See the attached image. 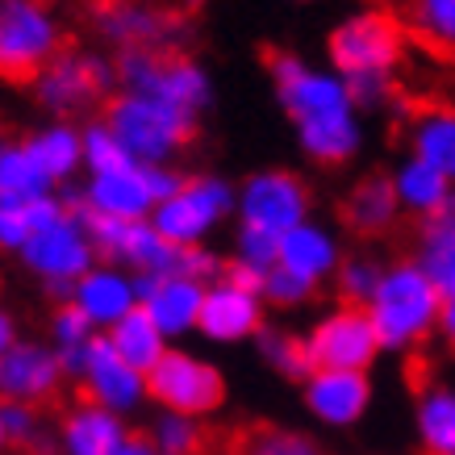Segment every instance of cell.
Masks as SVG:
<instances>
[{
  "instance_id": "1",
  "label": "cell",
  "mask_w": 455,
  "mask_h": 455,
  "mask_svg": "<svg viewBox=\"0 0 455 455\" xmlns=\"http://www.w3.org/2000/svg\"><path fill=\"white\" fill-rule=\"evenodd\" d=\"M372 317L385 351H414L439 331L443 317V289L418 259H397L385 267L372 301L363 305Z\"/></svg>"
},
{
  "instance_id": "2",
  "label": "cell",
  "mask_w": 455,
  "mask_h": 455,
  "mask_svg": "<svg viewBox=\"0 0 455 455\" xmlns=\"http://www.w3.org/2000/svg\"><path fill=\"white\" fill-rule=\"evenodd\" d=\"M29 218H34V235L21 247V263H26V272H34L42 280L46 292L71 301V289L100 263L92 243H88L80 213L55 193L34 201Z\"/></svg>"
},
{
  "instance_id": "3",
  "label": "cell",
  "mask_w": 455,
  "mask_h": 455,
  "mask_svg": "<svg viewBox=\"0 0 455 455\" xmlns=\"http://www.w3.org/2000/svg\"><path fill=\"white\" fill-rule=\"evenodd\" d=\"M122 92L151 97L184 117H201L213 105V76L201 59L180 51H122L113 59Z\"/></svg>"
},
{
  "instance_id": "4",
  "label": "cell",
  "mask_w": 455,
  "mask_h": 455,
  "mask_svg": "<svg viewBox=\"0 0 455 455\" xmlns=\"http://www.w3.org/2000/svg\"><path fill=\"white\" fill-rule=\"evenodd\" d=\"M331 71L351 80H393L405 59V26L385 9H359L343 17L326 38Z\"/></svg>"
},
{
  "instance_id": "5",
  "label": "cell",
  "mask_w": 455,
  "mask_h": 455,
  "mask_svg": "<svg viewBox=\"0 0 455 455\" xmlns=\"http://www.w3.org/2000/svg\"><path fill=\"white\" fill-rule=\"evenodd\" d=\"M105 125L122 139V147L134 155L139 167H167L196 130L193 117L167 109L151 97H139V92H117L105 109Z\"/></svg>"
},
{
  "instance_id": "6",
  "label": "cell",
  "mask_w": 455,
  "mask_h": 455,
  "mask_svg": "<svg viewBox=\"0 0 455 455\" xmlns=\"http://www.w3.org/2000/svg\"><path fill=\"white\" fill-rule=\"evenodd\" d=\"M63 46V21L51 4L38 0H0V76L4 80H38L46 63H55Z\"/></svg>"
},
{
  "instance_id": "7",
  "label": "cell",
  "mask_w": 455,
  "mask_h": 455,
  "mask_svg": "<svg viewBox=\"0 0 455 455\" xmlns=\"http://www.w3.org/2000/svg\"><path fill=\"white\" fill-rule=\"evenodd\" d=\"M238 209V184L213 172H196L184 176L180 193L155 209V230L172 243V247H205V238L218 230L226 218H235Z\"/></svg>"
},
{
  "instance_id": "8",
  "label": "cell",
  "mask_w": 455,
  "mask_h": 455,
  "mask_svg": "<svg viewBox=\"0 0 455 455\" xmlns=\"http://www.w3.org/2000/svg\"><path fill=\"white\" fill-rule=\"evenodd\" d=\"M151 401L164 405V414H184V418H209L226 405V376L213 359L196 355L188 347H172L147 376Z\"/></svg>"
},
{
  "instance_id": "9",
  "label": "cell",
  "mask_w": 455,
  "mask_h": 455,
  "mask_svg": "<svg viewBox=\"0 0 455 455\" xmlns=\"http://www.w3.org/2000/svg\"><path fill=\"white\" fill-rule=\"evenodd\" d=\"M267 76H272L276 105L289 113L292 125H305V122H317V117H331V113L355 109L351 88H347L343 76L331 68H317V63H309V59H301V55H289V51L272 55Z\"/></svg>"
},
{
  "instance_id": "10",
  "label": "cell",
  "mask_w": 455,
  "mask_h": 455,
  "mask_svg": "<svg viewBox=\"0 0 455 455\" xmlns=\"http://www.w3.org/2000/svg\"><path fill=\"white\" fill-rule=\"evenodd\" d=\"M305 355L314 372H368L385 355L368 309L359 305H334L317 317L305 334Z\"/></svg>"
},
{
  "instance_id": "11",
  "label": "cell",
  "mask_w": 455,
  "mask_h": 455,
  "mask_svg": "<svg viewBox=\"0 0 455 455\" xmlns=\"http://www.w3.org/2000/svg\"><path fill=\"white\" fill-rule=\"evenodd\" d=\"M235 218L238 226L267 230V235L284 238L289 230H297V226H305L314 218V193L289 167H263V172H251L238 184Z\"/></svg>"
},
{
  "instance_id": "12",
  "label": "cell",
  "mask_w": 455,
  "mask_h": 455,
  "mask_svg": "<svg viewBox=\"0 0 455 455\" xmlns=\"http://www.w3.org/2000/svg\"><path fill=\"white\" fill-rule=\"evenodd\" d=\"M113 84L117 68L100 51H59L55 63H46L34 80V100L51 113V122H68V113L97 105Z\"/></svg>"
},
{
  "instance_id": "13",
  "label": "cell",
  "mask_w": 455,
  "mask_h": 455,
  "mask_svg": "<svg viewBox=\"0 0 455 455\" xmlns=\"http://www.w3.org/2000/svg\"><path fill=\"white\" fill-rule=\"evenodd\" d=\"M80 388H84V401H92L100 410H109L117 418H130L139 410L142 401L151 397V388H147V372L139 368H130L113 343L105 334H97V343L88 347V359H84L80 368Z\"/></svg>"
},
{
  "instance_id": "14",
  "label": "cell",
  "mask_w": 455,
  "mask_h": 455,
  "mask_svg": "<svg viewBox=\"0 0 455 455\" xmlns=\"http://www.w3.org/2000/svg\"><path fill=\"white\" fill-rule=\"evenodd\" d=\"M372 376L368 372H309L301 385V401L309 418L326 430H351L372 410Z\"/></svg>"
},
{
  "instance_id": "15",
  "label": "cell",
  "mask_w": 455,
  "mask_h": 455,
  "mask_svg": "<svg viewBox=\"0 0 455 455\" xmlns=\"http://www.w3.org/2000/svg\"><path fill=\"white\" fill-rule=\"evenodd\" d=\"M63 359L51 343L42 339H21V343L0 359V401L13 405H38L55 397L63 385Z\"/></svg>"
},
{
  "instance_id": "16",
  "label": "cell",
  "mask_w": 455,
  "mask_h": 455,
  "mask_svg": "<svg viewBox=\"0 0 455 455\" xmlns=\"http://www.w3.org/2000/svg\"><path fill=\"white\" fill-rule=\"evenodd\" d=\"M71 305L97 326V334H109L122 317L142 309L134 272H125L122 263H97V267L71 289Z\"/></svg>"
},
{
  "instance_id": "17",
  "label": "cell",
  "mask_w": 455,
  "mask_h": 455,
  "mask_svg": "<svg viewBox=\"0 0 455 455\" xmlns=\"http://www.w3.org/2000/svg\"><path fill=\"white\" fill-rule=\"evenodd\" d=\"M263 326H267L263 322V297L235 289L226 280L205 289V309H201V331L196 334H205L209 343L218 347L251 343V339H259Z\"/></svg>"
},
{
  "instance_id": "18",
  "label": "cell",
  "mask_w": 455,
  "mask_h": 455,
  "mask_svg": "<svg viewBox=\"0 0 455 455\" xmlns=\"http://www.w3.org/2000/svg\"><path fill=\"white\" fill-rule=\"evenodd\" d=\"M100 38L122 51H164L180 34V21L155 4H105L97 13Z\"/></svg>"
},
{
  "instance_id": "19",
  "label": "cell",
  "mask_w": 455,
  "mask_h": 455,
  "mask_svg": "<svg viewBox=\"0 0 455 455\" xmlns=\"http://www.w3.org/2000/svg\"><path fill=\"white\" fill-rule=\"evenodd\" d=\"M80 205L88 213H100V218L113 221H151L155 218V196L147 188V172L134 167V172H117V176H88L80 188Z\"/></svg>"
},
{
  "instance_id": "20",
  "label": "cell",
  "mask_w": 455,
  "mask_h": 455,
  "mask_svg": "<svg viewBox=\"0 0 455 455\" xmlns=\"http://www.w3.org/2000/svg\"><path fill=\"white\" fill-rule=\"evenodd\" d=\"M343 243H339V235H334L331 226H322V221H305V226H297V230H289V235L280 238V263L276 267H284V272H292V276L309 280V284H322V280H334L339 276V267H343Z\"/></svg>"
},
{
  "instance_id": "21",
  "label": "cell",
  "mask_w": 455,
  "mask_h": 455,
  "mask_svg": "<svg viewBox=\"0 0 455 455\" xmlns=\"http://www.w3.org/2000/svg\"><path fill=\"white\" fill-rule=\"evenodd\" d=\"M130 443L125 418L100 410L92 401L71 405L59 422V451L63 455H117Z\"/></svg>"
},
{
  "instance_id": "22",
  "label": "cell",
  "mask_w": 455,
  "mask_h": 455,
  "mask_svg": "<svg viewBox=\"0 0 455 455\" xmlns=\"http://www.w3.org/2000/svg\"><path fill=\"white\" fill-rule=\"evenodd\" d=\"M147 317L164 331L167 343L176 339H188V334L201 331V309H205V284H196L188 276H164L159 289L142 301Z\"/></svg>"
},
{
  "instance_id": "23",
  "label": "cell",
  "mask_w": 455,
  "mask_h": 455,
  "mask_svg": "<svg viewBox=\"0 0 455 455\" xmlns=\"http://www.w3.org/2000/svg\"><path fill=\"white\" fill-rule=\"evenodd\" d=\"M297 147H301L305 159H314L322 167L351 164L363 151V117L351 109V113H331V117L305 122L297 125Z\"/></svg>"
},
{
  "instance_id": "24",
  "label": "cell",
  "mask_w": 455,
  "mask_h": 455,
  "mask_svg": "<svg viewBox=\"0 0 455 455\" xmlns=\"http://www.w3.org/2000/svg\"><path fill=\"white\" fill-rule=\"evenodd\" d=\"M393 193H397V205L401 213H414L418 221H435L447 209V196H451V180L439 176L430 164L405 155L397 167H393Z\"/></svg>"
},
{
  "instance_id": "25",
  "label": "cell",
  "mask_w": 455,
  "mask_h": 455,
  "mask_svg": "<svg viewBox=\"0 0 455 455\" xmlns=\"http://www.w3.org/2000/svg\"><path fill=\"white\" fill-rule=\"evenodd\" d=\"M34 164L46 172L51 184H68L84 172V130L71 122H46L26 139Z\"/></svg>"
},
{
  "instance_id": "26",
  "label": "cell",
  "mask_w": 455,
  "mask_h": 455,
  "mask_svg": "<svg viewBox=\"0 0 455 455\" xmlns=\"http://www.w3.org/2000/svg\"><path fill=\"white\" fill-rule=\"evenodd\" d=\"M414 435L427 455H455V385H427L418 393Z\"/></svg>"
},
{
  "instance_id": "27",
  "label": "cell",
  "mask_w": 455,
  "mask_h": 455,
  "mask_svg": "<svg viewBox=\"0 0 455 455\" xmlns=\"http://www.w3.org/2000/svg\"><path fill=\"white\" fill-rule=\"evenodd\" d=\"M410 155L455 184V105H435L410 125Z\"/></svg>"
},
{
  "instance_id": "28",
  "label": "cell",
  "mask_w": 455,
  "mask_h": 455,
  "mask_svg": "<svg viewBox=\"0 0 455 455\" xmlns=\"http://www.w3.org/2000/svg\"><path fill=\"white\" fill-rule=\"evenodd\" d=\"M401 205L393 193V180L372 172V176L355 180V188L347 193V221L355 226L359 235H385L388 226L397 221Z\"/></svg>"
},
{
  "instance_id": "29",
  "label": "cell",
  "mask_w": 455,
  "mask_h": 455,
  "mask_svg": "<svg viewBox=\"0 0 455 455\" xmlns=\"http://www.w3.org/2000/svg\"><path fill=\"white\" fill-rule=\"evenodd\" d=\"M176 259L180 247H172L155 230V221H134L125 230V243L113 263H122L125 272H134V276H176Z\"/></svg>"
},
{
  "instance_id": "30",
  "label": "cell",
  "mask_w": 455,
  "mask_h": 455,
  "mask_svg": "<svg viewBox=\"0 0 455 455\" xmlns=\"http://www.w3.org/2000/svg\"><path fill=\"white\" fill-rule=\"evenodd\" d=\"M105 339H109L113 351H117L130 368H139V372H147V376H151L155 363L172 351V343H167L164 331H159L151 317H147V309H134L130 317H122V322L105 334Z\"/></svg>"
},
{
  "instance_id": "31",
  "label": "cell",
  "mask_w": 455,
  "mask_h": 455,
  "mask_svg": "<svg viewBox=\"0 0 455 455\" xmlns=\"http://www.w3.org/2000/svg\"><path fill=\"white\" fill-rule=\"evenodd\" d=\"M0 196H13V201H42V196H55V184L46 180L26 142L0 139Z\"/></svg>"
},
{
  "instance_id": "32",
  "label": "cell",
  "mask_w": 455,
  "mask_h": 455,
  "mask_svg": "<svg viewBox=\"0 0 455 455\" xmlns=\"http://www.w3.org/2000/svg\"><path fill=\"white\" fill-rule=\"evenodd\" d=\"M92 343H97V326H92L71 301H63L55 314H51V347H55L59 359H63V372L80 376Z\"/></svg>"
},
{
  "instance_id": "33",
  "label": "cell",
  "mask_w": 455,
  "mask_h": 455,
  "mask_svg": "<svg viewBox=\"0 0 455 455\" xmlns=\"http://www.w3.org/2000/svg\"><path fill=\"white\" fill-rule=\"evenodd\" d=\"M414 259L427 267L439 289L455 284V213H439L435 221H422Z\"/></svg>"
},
{
  "instance_id": "34",
  "label": "cell",
  "mask_w": 455,
  "mask_h": 455,
  "mask_svg": "<svg viewBox=\"0 0 455 455\" xmlns=\"http://www.w3.org/2000/svg\"><path fill=\"white\" fill-rule=\"evenodd\" d=\"M255 351L259 359L272 368L276 376L284 380H309V355H305V334H292V331H280V326H263L259 339H255Z\"/></svg>"
},
{
  "instance_id": "35",
  "label": "cell",
  "mask_w": 455,
  "mask_h": 455,
  "mask_svg": "<svg viewBox=\"0 0 455 455\" xmlns=\"http://www.w3.org/2000/svg\"><path fill=\"white\" fill-rule=\"evenodd\" d=\"M134 155L122 147V139L113 134L105 117L84 125V172L88 176H117V172H134Z\"/></svg>"
},
{
  "instance_id": "36",
  "label": "cell",
  "mask_w": 455,
  "mask_h": 455,
  "mask_svg": "<svg viewBox=\"0 0 455 455\" xmlns=\"http://www.w3.org/2000/svg\"><path fill=\"white\" fill-rule=\"evenodd\" d=\"M380 276H385V263H376L372 255H347L339 276H334V289L343 292V305H359L363 309L372 301Z\"/></svg>"
},
{
  "instance_id": "37",
  "label": "cell",
  "mask_w": 455,
  "mask_h": 455,
  "mask_svg": "<svg viewBox=\"0 0 455 455\" xmlns=\"http://www.w3.org/2000/svg\"><path fill=\"white\" fill-rule=\"evenodd\" d=\"M410 26L439 51H455V0H414Z\"/></svg>"
},
{
  "instance_id": "38",
  "label": "cell",
  "mask_w": 455,
  "mask_h": 455,
  "mask_svg": "<svg viewBox=\"0 0 455 455\" xmlns=\"http://www.w3.org/2000/svg\"><path fill=\"white\" fill-rule=\"evenodd\" d=\"M151 443L159 455H193L201 447V422L184 414H159L151 427Z\"/></svg>"
},
{
  "instance_id": "39",
  "label": "cell",
  "mask_w": 455,
  "mask_h": 455,
  "mask_svg": "<svg viewBox=\"0 0 455 455\" xmlns=\"http://www.w3.org/2000/svg\"><path fill=\"white\" fill-rule=\"evenodd\" d=\"M235 263H247L255 272H272L280 263V238L267 235V230H251V226H238L235 230Z\"/></svg>"
},
{
  "instance_id": "40",
  "label": "cell",
  "mask_w": 455,
  "mask_h": 455,
  "mask_svg": "<svg viewBox=\"0 0 455 455\" xmlns=\"http://www.w3.org/2000/svg\"><path fill=\"white\" fill-rule=\"evenodd\" d=\"M314 284L301 276H292L284 267H272L267 272V284H263V305H272V309H301V305L314 301Z\"/></svg>"
},
{
  "instance_id": "41",
  "label": "cell",
  "mask_w": 455,
  "mask_h": 455,
  "mask_svg": "<svg viewBox=\"0 0 455 455\" xmlns=\"http://www.w3.org/2000/svg\"><path fill=\"white\" fill-rule=\"evenodd\" d=\"M34 235V218H29L26 201H13V196H0V251H13L21 255V247Z\"/></svg>"
},
{
  "instance_id": "42",
  "label": "cell",
  "mask_w": 455,
  "mask_h": 455,
  "mask_svg": "<svg viewBox=\"0 0 455 455\" xmlns=\"http://www.w3.org/2000/svg\"><path fill=\"white\" fill-rule=\"evenodd\" d=\"M176 276H188L209 289V284H218L226 276V263H221V255L213 247H184L176 259Z\"/></svg>"
},
{
  "instance_id": "43",
  "label": "cell",
  "mask_w": 455,
  "mask_h": 455,
  "mask_svg": "<svg viewBox=\"0 0 455 455\" xmlns=\"http://www.w3.org/2000/svg\"><path fill=\"white\" fill-rule=\"evenodd\" d=\"M4 435H9V443H34L38 439V410L4 401Z\"/></svg>"
},
{
  "instance_id": "44",
  "label": "cell",
  "mask_w": 455,
  "mask_h": 455,
  "mask_svg": "<svg viewBox=\"0 0 455 455\" xmlns=\"http://www.w3.org/2000/svg\"><path fill=\"white\" fill-rule=\"evenodd\" d=\"M251 455H322V451L301 435H267V439L255 443Z\"/></svg>"
},
{
  "instance_id": "45",
  "label": "cell",
  "mask_w": 455,
  "mask_h": 455,
  "mask_svg": "<svg viewBox=\"0 0 455 455\" xmlns=\"http://www.w3.org/2000/svg\"><path fill=\"white\" fill-rule=\"evenodd\" d=\"M351 100H355V109H380L393 92V80H351Z\"/></svg>"
},
{
  "instance_id": "46",
  "label": "cell",
  "mask_w": 455,
  "mask_h": 455,
  "mask_svg": "<svg viewBox=\"0 0 455 455\" xmlns=\"http://www.w3.org/2000/svg\"><path fill=\"white\" fill-rule=\"evenodd\" d=\"M226 284H235V289H243V292H255V297H263V284H267V276L263 272H255V267H247V263H226Z\"/></svg>"
},
{
  "instance_id": "47",
  "label": "cell",
  "mask_w": 455,
  "mask_h": 455,
  "mask_svg": "<svg viewBox=\"0 0 455 455\" xmlns=\"http://www.w3.org/2000/svg\"><path fill=\"white\" fill-rule=\"evenodd\" d=\"M17 343H21V331H17V314H13V309H9L4 301H0V359L9 355Z\"/></svg>"
},
{
  "instance_id": "48",
  "label": "cell",
  "mask_w": 455,
  "mask_h": 455,
  "mask_svg": "<svg viewBox=\"0 0 455 455\" xmlns=\"http://www.w3.org/2000/svg\"><path fill=\"white\" fill-rule=\"evenodd\" d=\"M439 334L447 339V347L455 351V284L443 289V317H439Z\"/></svg>"
},
{
  "instance_id": "49",
  "label": "cell",
  "mask_w": 455,
  "mask_h": 455,
  "mask_svg": "<svg viewBox=\"0 0 455 455\" xmlns=\"http://www.w3.org/2000/svg\"><path fill=\"white\" fill-rule=\"evenodd\" d=\"M117 455H159V451H155L151 439H139V435H130V443H125Z\"/></svg>"
},
{
  "instance_id": "50",
  "label": "cell",
  "mask_w": 455,
  "mask_h": 455,
  "mask_svg": "<svg viewBox=\"0 0 455 455\" xmlns=\"http://www.w3.org/2000/svg\"><path fill=\"white\" fill-rule=\"evenodd\" d=\"M9 447V435H4V401H0V451Z\"/></svg>"
},
{
  "instance_id": "51",
  "label": "cell",
  "mask_w": 455,
  "mask_h": 455,
  "mask_svg": "<svg viewBox=\"0 0 455 455\" xmlns=\"http://www.w3.org/2000/svg\"><path fill=\"white\" fill-rule=\"evenodd\" d=\"M443 213H455V188H451V196H447V209Z\"/></svg>"
}]
</instances>
